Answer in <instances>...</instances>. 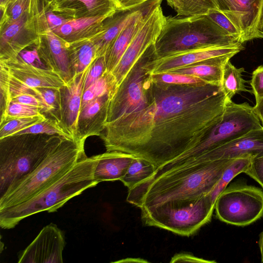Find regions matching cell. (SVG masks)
Wrapping results in <instances>:
<instances>
[{
	"label": "cell",
	"mask_w": 263,
	"mask_h": 263,
	"mask_svg": "<svg viewBox=\"0 0 263 263\" xmlns=\"http://www.w3.org/2000/svg\"><path fill=\"white\" fill-rule=\"evenodd\" d=\"M262 128L261 121L248 103L238 104L229 100L221 118L193 147L159 168L161 173L175 165L219 147L249 132Z\"/></svg>",
	"instance_id": "8"
},
{
	"label": "cell",
	"mask_w": 263,
	"mask_h": 263,
	"mask_svg": "<svg viewBox=\"0 0 263 263\" xmlns=\"http://www.w3.org/2000/svg\"><path fill=\"white\" fill-rule=\"evenodd\" d=\"M10 75L31 87L61 89L66 83L58 73L48 68H40L25 62L19 55L7 62H0Z\"/></svg>",
	"instance_id": "17"
},
{
	"label": "cell",
	"mask_w": 263,
	"mask_h": 263,
	"mask_svg": "<svg viewBox=\"0 0 263 263\" xmlns=\"http://www.w3.org/2000/svg\"><path fill=\"white\" fill-rule=\"evenodd\" d=\"M243 68H236L229 60L223 67L221 87L228 100H231L234 96L241 91H247L242 73Z\"/></svg>",
	"instance_id": "28"
},
{
	"label": "cell",
	"mask_w": 263,
	"mask_h": 263,
	"mask_svg": "<svg viewBox=\"0 0 263 263\" xmlns=\"http://www.w3.org/2000/svg\"><path fill=\"white\" fill-rule=\"evenodd\" d=\"M10 80V73L8 70L0 64V124L5 121L9 105L12 102Z\"/></svg>",
	"instance_id": "35"
},
{
	"label": "cell",
	"mask_w": 263,
	"mask_h": 263,
	"mask_svg": "<svg viewBox=\"0 0 263 263\" xmlns=\"http://www.w3.org/2000/svg\"><path fill=\"white\" fill-rule=\"evenodd\" d=\"M42 114L41 109L37 107L12 101L8 108L7 118L4 122L17 118L38 116Z\"/></svg>",
	"instance_id": "37"
},
{
	"label": "cell",
	"mask_w": 263,
	"mask_h": 263,
	"mask_svg": "<svg viewBox=\"0 0 263 263\" xmlns=\"http://www.w3.org/2000/svg\"><path fill=\"white\" fill-rule=\"evenodd\" d=\"M152 74L157 81L166 84L198 85L208 83L199 78L179 73L163 72Z\"/></svg>",
	"instance_id": "36"
},
{
	"label": "cell",
	"mask_w": 263,
	"mask_h": 263,
	"mask_svg": "<svg viewBox=\"0 0 263 263\" xmlns=\"http://www.w3.org/2000/svg\"><path fill=\"white\" fill-rule=\"evenodd\" d=\"M258 245L261 254V262H263V231L260 233L259 235Z\"/></svg>",
	"instance_id": "47"
},
{
	"label": "cell",
	"mask_w": 263,
	"mask_h": 263,
	"mask_svg": "<svg viewBox=\"0 0 263 263\" xmlns=\"http://www.w3.org/2000/svg\"><path fill=\"white\" fill-rule=\"evenodd\" d=\"M65 234L53 223L44 227L18 255L19 263H62Z\"/></svg>",
	"instance_id": "13"
},
{
	"label": "cell",
	"mask_w": 263,
	"mask_h": 263,
	"mask_svg": "<svg viewBox=\"0 0 263 263\" xmlns=\"http://www.w3.org/2000/svg\"><path fill=\"white\" fill-rule=\"evenodd\" d=\"M148 0H114L117 9H127L140 5Z\"/></svg>",
	"instance_id": "45"
},
{
	"label": "cell",
	"mask_w": 263,
	"mask_h": 263,
	"mask_svg": "<svg viewBox=\"0 0 263 263\" xmlns=\"http://www.w3.org/2000/svg\"><path fill=\"white\" fill-rule=\"evenodd\" d=\"M65 139L57 135L25 134L0 139V199L35 170Z\"/></svg>",
	"instance_id": "5"
},
{
	"label": "cell",
	"mask_w": 263,
	"mask_h": 263,
	"mask_svg": "<svg viewBox=\"0 0 263 263\" xmlns=\"http://www.w3.org/2000/svg\"><path fill=\"white\" fill-rule=\"evenodd\" d=\"M146 2L127 9H116L102 20L100 32L90 39L96 48V58L104 56L118 34Z\"/></svg>",
	"instance_id": "21"
},
{
	"label": "cell",
	"mask_w": 263,
	"mask_h": 263,
	"mask_svg": "<svg viewBox=\"0 0 263 263\" xmlns=\"http://www.w3.org/2000/svg\"><path fill=\"white\" fill-rule=\"evenodd\" d=\"M25 134L57 135L67 139H73L60 122L50 117H47L45 120L21 130L13 136Z\"/></svg>",
	"instance_id": "32"
},
{
	"label": "cell",
	"mask_w": 263,
	"mask_h": 263,
	"mask_svg": "<svg viewBox=\"0 0 263 263\" xmlns=\"http://www.w3.org/2000/svg\"><path fill=\"white\" fill-rule=\"evenodd\" d=\"M206 15L230 34L239 39L242 42L239 31L222 12L218 9H213L210 10Z\"/></svg>",
	"instance_id": "38"
},
{
	"label": "cell",
	"mask_w": 263,
	"mask_h": 263,
	"mask_svg": "<svg viewBox=\"0 0 263 263\" xmlns=\"http://www.w3.org/2000/svg\"><path fill=\"white\" fill-rule=\"evenodd\" d=\"M262 127L263 128V118L260 120Z\"/></svg>",
	"instance_id": "52"
},
{
	"label": "cell",
	"mask_w": 263,
	"mask_h": 263,
	"mask_svg": "<svg viewBox=\"0 0 263 263\" xmlns=\"http://www.w3.org/2000/svg\"><path fill=\"white\" fill-rule=\"evenodd\" d=\"M32 0H14L0 6V26L19 18L31 7Z\"/></svg>",
	"instance_id": "34"
},
{
	"label": "cell",
	"mask_w": 263,
	"mask_h": 263,
	"mask_svg": "<svg viewBox=\"0 0 263 263\" xmlns=\"http://www.w3.org/2000/svg\"><path fill=\"white\" fill-rule=\"evenodd\" d=\"M85 141L65 139L32 173L0 199V210L24 202L55 182L86 157Z\"/></svg>",
	"instance_id": "6"
},
{
	"label": "cell",
	"mask_w": 263,
	"mask_h": 263,
	"mask_svg": "<svg viewBox=\"0 0 263 263\" xmlns=\"http://www.w3.org/2000/svg\"><path fill=\"white\" fill-rule=\"evenodd\" d=\"M105 71L104 56L96 58L90 64L84 84V91L98 80Z\"/></svg>",
	"instance_id": "39"
},
{
	"label": "cell",
	"mask_w": 263,
	"mask_h": 263,
	"mask_svg": "<svg viewBox=\"0 0 263 263\" xmlns=\"http://www.w3.org/2000/svg\"><path fill=\"white\" fill-rule=\"evenodd\" d=\"M117 83L111 73L104 71L102 76L84 90L81 106L96 98L103 96L115 91Z\"/></svg>",
	"instance_id": "31"
},
{
	"label": "cell",
	"mask_w": 263,
	"mask_h": 263,
	"mask_svg": "<svg viewBox=\"0 0 263 263\" xmlns=\"http://www.w3.org/2000/svg\"><path fill=\"white\" fill-rule=\"evenodd\" d=\"M165 17L161 6L158 7L128 45L119 63L111 72L118 86L144 51L155 42L161 31Z\"/></svg>",
	"instance_id": "12"
},
{
	"label": "cell",
	"mask_w": 263,
	"mask_h": 263,
	"mask_svg": "<svg viewBox=\"0 0 263 263\" xmlns=\"http://www.w3.org/2000/svg\"><path fill=\"white\" fill-rule=\"evenodd\" d=\"M254 110L260 120L263 118V99L253 107Z\"/></svg>",
	"instance_id": "46"
},
{
	"label": "cell",
	"mask_w": 263,
	"mask_h": 263,
	"mask_svg": "<svg viewBox=\"0 0 263 263\" xmlns=\"http://www.w3.org/2000/svg\"><path fill=\"white\" fill-rule=\"evenodd\" d=\"M105 17L71 19L53 31L68 43L90 40L100 32L102 21Z\"/></svg>",
	"instance_id": "25"
},
{
	"label": "cell",
	"mask_w": 263,
	"mask_h": 263,
	"mask_svg": "<svg viewBox=\"0 0 263 263\" xmlns=\"http://www.w3.org/2000/svg\"><path fill=\"white\" fill-rule=\"evenodd\" d=\"M68 43L49 30L39 34L37 48L47 68L59 74L67 83L74 77L68 50Z\"/></svg>",
	"instance_id": "16"
},
{
	"label": "cell",
	"mask_w": 263,
	"mask_h": 263,
	"mask_svg": "<svg viewBox=\"0 0 263 263\" xmlns=\"http://www.w3.org/2000/svg\"><path fill=\"white\" fill-rule=\"evenodd\" d=\"M61 0H46V1L47 2V3L50 5H52L57 3H58V2L60 1Z\"/></svg>",
	"instance_id": "49"
},
{
	"label": "cell",
	"mask_w": 263,
	"mask_h": 263,
	"mask_svg": "<svg viewBox=\"0 0 263 263\" xmlns=\"http://www.w3.org/2000/svg\"><path fill=\"white\" fill-rule=\"evenodd\" d=\"M89 66L82 73L74 76L65 86L60 89L62 114L61 124L74 140H76L84 82Z\"/></svg>",
	"instance_id": "19"
},
{
	"label": "cell",
	"mask_w": 263,
	"mask_h": 263,
	"mask_svg": "<svg viewBox=\"0 0 263 263\" xmlns=\"http://www.w3.org/2000/svg\"><path fill=\"white\" fill-rule=\"evenodd\" d=\"M39 42L32 6L16 21L0 26V62L16 59L25 49Z\"/></svg>",
	"instance_id": "10"
},
{
	"label": "cell",
	"mask_w": 263,
	"mask_h": 263,
	"mask_svg": "<svg viewBox=\"0 0 263 263\" xmlns=\"http://www.w3.org/2000/svg\"><path fill=\"white\" fill-rule=\"evenodd\" d=\"M242 44L199 49L157 59L153 61L151 72L158 74L182 67L211 58L228 54L235 55L242 50Z\"/></svg>",
	"instance_id": "18"
},
{
	"label": "cell",
	"mask_w": 263,
	"mask_h": 263,
	"mask_svg": "<svg viewBox=\"0 0 263 263\" xmlns=\"http://www.w3.org/2000/svg\"><path fill=\"white\" fill-rule=\"evenodd\" d=\"M263 156V128L252 130L219 147L179 164L182 166L240 157Z\"/></svg>",
	"instance_id": "14"
},
{
	"label": "cell",
	"mask_w": 263,
	"mask_h": 263,
	"mask_svg": "<svg viewBox=\"0 0 263 263\" xmlns=\"http://www.w3.org/2000/svg\"><path fill=\"white\" fill-rule=\"evenodd\" d=\"M251 85L257 104L263 99V65L258 67L253 71Z\"/></svg>",
	"instance_id": "41"
},
{
	"label": "cell",
	"mask_w": 263,
	"mask_h": 263,
	"mask_svg": "<svg viewBox=\"0 0 263 263\" xmlns=\"http://www.w3.org/2000/svg\"><path fill=\"white\" fill-rule=\"evenodd\" d=\"M18 55L25 62L33 66L40 68H47L41 60L36 45L25 49L20 53Z\"/></svg>",
	"instance_id": "42"
},
{
	"label": "cell",
	"mask_w": 263,
	"mask_h": 263,
	"mask_svg": "<svg viewBox=\"0 0 263 263\" xmlns=\"http://www.w3.org/2000/svg\"><path fill=\"white\" fill-rule=\"evenodd\" d=\"M7 2V0H0V6L4 7Z\"/></svg>",
	"instance_id": "50"
},
{
	"label": "cell",
	"mask_w": 263,
	"mask_h": 263,
	"mask_svg": "<svg viewBox=\"0 0 263 263\" xmlns=\"http://www.w3.org/2000/svg\"><path fill=\"white\" fill-rule=\"evenodd\" d=\"M116 262H148L147 260H143L140 258H126L125 259H122Z\"/></svg>",
	"instance_id": "48"
},
{
	"label": "cell",
	"mask_w": 263,
	"mask_h": 263,
	"mask_svg": "<svg viewBox=\"0 0 263 263\" xmlns=\"http://www.w3.org/2000/svg\"><path fill=\"white\" fill-rule=\"evenodd\" d=\"M214 209L222 222L240 227L249 225L263 216V191L242 183L231 184L219 195Z\"/></svg>",
	"instance_id": "9"
},
{
	"label": "cell",
	"mask_w": 263,
	"mask_h": 263,
	"mask_svg": "<svg viewBox=\"0 0 263 263\" xmlns=\"http://www.w3.org/2000/svg\"><path fill=\"white\" fill-rule=\"evenodd\" d=\"M162 1H147L122 30L104 55L106 72L111 73L115 69L128 45Z\"/></svg>",
	"instance_id": "15"
},
{
	"label": "cell",
	"mask_w": 263,
	"mask_h": 263,
	"mask_svg": "<svg viewBox=\"0 0 263 263\" xmlns=\"http://www.w3.org/2000/svg\"><path fill=\"white\" fill-rule=\"evenodd\" d=\"M251 159L250 157L233 159L226 167L218 182L209 194L215 203L219 195L227 187L230 181L237 175L245 172L250 164Z\"/></svg>",
	"instance_id": "30"
},
{
	"label": "cell",
	"mask_w": 263,
	"mask_h": 263,
	"mask_svg": "<svg viewBox=\"0 0 263 263\" xmlns=\"http://www.w3.org/2000/svg\"><path fill=\"white\" fill-rule=\"evenodd\" d=\"M261 34H262V37H263V17H262L261 26Z\"/></svg>",
	"instance_id": "51"
},
{
	"label": "cell",
	"mask_w": 263,
	"mask_h": 263,
	"mask_svg": "<svg viewBox=\"0 0 263 263\" xmlns=\"http://www.w3.org/2000/svg\"><path fill=\"white\" fill-rule=\"evenodd\" d=\"M205 262L213 263L215 261L208 260L202 258H198L188 253H180L175 254L172 258L170 262Z\"/></svg>",
	"instance_id": "44"
},
{
	"label": "cell",
	"mask_w": 263,
	"mask_h": 263,
	"mask_svg": "<svg viewBox=\"0 0 263 263\" xmlns=\"http://www.w3.org/2000/svg\"><path fill=\"white\" fill-rule=\"evenodd\" d=\"M157 169V167L151 162L136 157L120 181L130 190L154 176Z\"/></svg>",
	"instance_id": "27"
},
{
	"label": "cell",
	"mask_w": 263,
	"mask_h": 263,
	"mask_svg": "<svg viewBox=\"0 0 263 263\" xmlns=\"http://www.w3.org/2000/svg\"><path fill=\"white\" fill-rule=\"evenodd\" d=\"M178 16L206 15L210 10L218 9L215 0H165Z\"/></svg>",
	"instance_id": "29"
},
{
	"label": "cell",
	"mask_w": 263,
	"mask_h": 263,
	"mask_svg": "<svg viewBox=\"0 0 263 263\" xmlns=\"http://www.w3.org/2000/svg\"><path fill=\"white\" fill-rule=\"evenodd\" d=\"M12 1H14V0H7V4L9 2Z\"/></svg>",
	"instance_id": "53"
},
{
	"label": "cell",
	"mask_w": 263,
	"mask_h": 263,
	"mask_svg": "<svg viewBox=\"0 0 263 263\" xmlns=\"http://www.w3.org/2000/svg\"><path fill=\"white\" fill-rule=\"evenodd\" d=\"M222 12L239 31L241 41L262 37L263 0H215Z\"/></svg>",
	"instance_id": "11"
},
{
	"label": "cell",
	"mask_w": 263,
	"mask_h": 263,
	"mask_svg": "<svg viewBox=\"0 0 263 263\" xmlns=\"http://www.w3.org/2000/svg\"><path fill=\"white\" fill-rule=\"evenodd\" d=\"M115 90L81 106L78 121L76 140L85 141L90 136L100 137L105 129L109 101Z\"/></svg>",
	"instance_id": "20"
},
{
	"label": "cell",
	"mask_w": 263,
	"mask_h": 263,
	"mask_svg": "<svg viewBox=\"0 0 263 263\" xmlns=\"http://www.w3.org/2000/svg\"><path fill=\"white\" fill-rule=\"evenodd\" d=\"M68 50L74 76L86 70L96 58V48L91 40L68 43Z\"/></svg>",
	"instance_id": "26"
},
{
	"label": "cell",
	"mask_w": 263,
	"mask_h": 263,
	"mask_svg": "<svg viewBox=\"0 0 263 263\" xmlns=\"http://www.w3.org/2000/svg\"><path fill=\"white\" fill-rule=\"evenodd\" d=\"M12 101L40 108L42 113L45 115V107L42 100L35 95L23 93L15 96Z\"/></svg>",
	"instance_id": "43"
},
{
	"label": "cell",
	"mask_w": 263,
	"mask_h": 263,
	"mask_svg": "<svg viewBox=\"0 0 263 263\" xmlns=\"http://www.w3.org/2000/svg\"><path fill=\"white\" fill-rule=\"evenodd\" d=\"M234 55L228 54L217 57L166 72L188 75L199 78L210 84L221 85L223 65Z\"/></svg>",
	"instance_id": "24"
},
{
	"label": "cell",
	"mask_w": 263,
	"mask_h": 263,
	"mask_svg": "<svg viewBox=\"0 0 263 263\" xmlns=\"http://www.w3.org/2000/svg\"><path fill=\"white\" fill-rule=\"evenodd\" d=\"M154 43L136 61L110 97L106 152L147 160L157 168L195 145L221 117L229 100L221 85H176L155 80Z\"/></svg>",
	"instance_id": "1"
},
{
	"label": "cell",
	"mask_w": 263,
	"mask_h": 263,
	"mask_svg": "<svg viewBox=\"0 0 263 263\" xmlns=\"http://www.w3.org/2000/svg\"><path fill=\"white\" fill-rule=\"evenodd\" d=\"M233 159L196 163L146 179L128 190L126 201L142 208L209 194Z\"/></svg>",
	"instance_id": "2"
},
{
	"label": "cell",
	"mask_w": 263,
	"mask_h": 263,
	"mask_svg": "<svg viewBox=\"0 0 263 263\" xmlns=\"http://www.w3.org/2000/svg\"><path fill=\"white\" fill-rule=\"evenodd\" d=\"M243 173L254 179L263 188V156L251 158L249 165Z\"/></svg>",
	"instance_id": "40"
},
{
	"label": "cell",
	"mask_w": 263,
	"mask_h": 263,
	"mask_svg": "<svg viewBox=\"0 0 263 263\" xmlns=\"http://www.w3.org/2000/svg\"><path fill=\"white\" fill-rule=\"evenodd\" d=\"M50 6L71 19L106 16L117 9L114 0H61Z\"/></svg>",
	"instance_id": "22"
},
{
	"label": "cell",
	"mask_w": 263,
	"mask_h": 263,
	"mask_svg": "<svg viewBox=\"0 0 263 263\" xmlns=\"http://www.w3.org/2000/svg\"><path fill=\"white\" fill-rule=\"evenodd\" d=\"M97 161L96 156L82 158L62 178L32 198L0 210L1 228L12 229L24 218L42 212H54L70 199L96 186L99 183L93 174Z\"/></svg>",
	"instance_id": "3"
},
{
	"label": "cell",
	"mask_w": 263,
	"mask_h": 263,
	"mask_svg": "<svg viewBox=\"0 0 263 263\" xmlns=\"http://www.w3.org/2000/svg\"><path fill=\"white\" fill-rule=\"evenodd\" d=\"M214 208L215 203L209 194L194 199L168 200L140 209L145 225L190 236L211 221Z\"/></svg>",
	"instance_id": "7"
},
{
	"label": "cell",
	"mask_w": 263,
	"mask_h": 263,
	"mask_svg": "<svg viewBox=\"0 0 263 263\" xmlns=\"http://www.w3.org/2000/svg\"><path fill=\"white\" fill-rule=\"evenodd\" d=\"M46 116L42 114L38 116L17 118L3 123L0 125V139L13 136L37 123L46 119Z\"/></svg>",
	"instance_id": "33"
},
{
	"label": "cell",
	"mask_w": 263,
	"mask_h": 263,
	"mask_svg": "<svg viewBox=\"0 0 263 263\" xmlns=\"http://www.w3.org/2000/svg\"><path fill=\"white\" fill-rule=\"evenodd\" d=\"M207 15L165 17L154 43L157 59L194 50L242 44Z\"/></svg>",
	"instance_id": "4"
},
{
	"label": "cell",
	"mask_w": 263,
	"mask_h": 263,
	"mask_svg": "<svg viewBox=\"0 0 263 263\" xmlns=\"http://www.w3.org/2000/svg\"><path fill=\"white\" fill-rule=\"evenodd\" d=\"M97 163L93 177L98 183L120 180L126 174L135 156L120 152H106L95 155Z\"/></svg>",
	"instance_id": "23"
}]
</instances>
